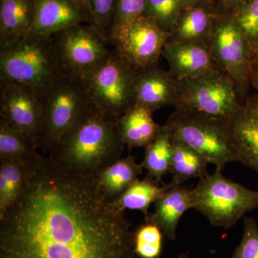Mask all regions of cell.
Segmentation results:
<instances>
[{
    "label": "cell",
    "instance_id": "obj_1",
    "mask_svg": "<svg viewBox=\"0 0 258 258\" xmlns=\"http://www.w3.org/2000/svg\"><path fill=\"white\" fill-rule=\"evenodd\" d=\"M135 231L95 176L38 154L0 218V258H134Z\"/></svg>",
    "mask_w": 258,
    "mask_h": 258
},
{
    "label": "cell",
    "instance_id": "obj_2",
    "mask_svg": "<svg viewBox=\"0 0 258 258\" xmlns=\"http://www.w3.org/2000/svg\"><path fill=\"white\" fill-rule=\"evenodd\" d=\"M117 121L93 108L62 137L49 156L81 174L96 176L122 158L125 145Z\"/></svg>",
    "mask_w": 258,
    "mask_h": 258
},
{
    "label": "cell",
    "instance_id": "obj_3",
    "mask_svg": "<svg viewBox=\"0 0 258 258\" xmlns=\"http://www.w3.org/2000/svg\"><path fill=\"white\" fill-rule=\"evenodd\" d=\"M62 75L52 37L30 33L0 44V82L20 85L41 96Z\"/></svg>",
    "mask_w": 258,
    "mask_h": 258
},
{
    "label": "cell",
    "instance_id": "obj_4",
    "mask_svg": "<svg viewBox=\"0 0 258 258\" xmlns=\"http://www.w3.org/2000/svg\"><path fill=\"white\" fill-rule=\"evenodd\" d=\"M40 98L42 125L38 149L50 154L93 106L82 80L64 75H61Z\"/></svg>",
    "mask_w": 258,
    "mask_h": 258
},
{
    "label": "cell",
    "instance_id": "obj_5",
    "mask_svg": "<svg viewBox=\"0 0 258 258\" xmlns=\"http://www.w3.org/2000/svg\"><path fill=\"white\" fill-rule=\"evenodd\" d=\"M194 209L214 227L229 230L247 212L258 209V191L249 189L222 174V170L200 179L191 189Z\"/></svg>",
    "mask_w": 258,
    "mask_h": 258
},
{
    "label": "cell",
    "instance_id": "obj_6",
    "mask_svg": "<svg viewBox=\"0 0 258 258\" xmlns=\"http://www.w3.org/2000/svg\"><path fill=\"white\" fill-rule=\"evenodd\" d=\"M171 139L201 154L217 169L236 161L227 120L186 108H176L166 123Z\"/></svg>",
    "mask_w": 258,
    "mask_h": 258
},
{
    "label": "cell",
    "instance_id": "obj_7",
    "mask_svg": "<svg viewBox=\"0 0 258 258\" xmlns=\"http://www.w3.org/2000/svg\"><path fill=\"white\" fill-rule=\"evenodd\" d=\"M137 71L113 48L106 60L83 80L93 108L118 120L136 103Z\"/></svg>",
    "mask_w": 258,
    "mask_h": 258
},
{
    "label": "cell",
    "instance_id": "obj_8",
    "mask_svg": "<svg viewBox=\"0 0 258 258\" xmlns=\"http://www.w3.org/2000/svg\"><path fill=\"white\" fill-rule=\"evenodd\" d=\"M206 46L219 69L235 84L241 100L249 96L252 48L234 15L217 13Z\"/></svg>",
    "mask_w": 258,
    "mask_h": 258
},
{
    "label": "cell",
    "instance_id": "obj_9",
    "mask_svg": "<svg viewBox=\"0 0 258 258\" xmlns=\"http://www.w3.org/2000/svg\"><path fill=\"white\" fill-rule=\"evenodd\" d=\"M61 74L85 80L106 60L113 47L92 24L75 25L52 37Z\"/></svg>",
    "mask_w": 258,
    "mask_h": 258
},
{
    "label": "cell",
    "instance_id": "obj_10",
    "mask_svg": "<svg viewBox=\"0 0 258 258\" xmlns=\"http://www.w3.org/2000/svg\"><path fill=\"white\" fill-rule=\"evenodd\" d=\"M179 81L175 108H186L228 120L243 103L235 84L220 70Z\"/></svg>",
    "mask_w": 258,
    "mask_h": 258
},
{
    "label": "cell",
    "instance_id": "obj_11",
    "mask_svg": "<svg viewBox=\"0 0 258 258\" xmlns=\"http://www.w3.org/2000/svg\"><path fill=\"white\" fill-rule=\"evenodd\" d=\"M168 37L153 19L142 15L112 31L108 40L115 52L138 71L158 64Z\"/></svg>",
    "mask_w": 258,
    "mask_h": 258
},
{
    "label": "cell",
    "instance_id": "obj_12",
    "mask_svg": "<svg viewBox=\"0 0 258 258\" xmlns=\"http://www.w3.org/2000/svg\"><path fill=\"white\" fill-rule=\"evenodd\" d=\"M0 120L23 132L37 144L42 125L40 97L30 88L1 83Z\"/></svg>",
    "mask_w": 258,
    "mask_h": 258
},
{
    "label": "cell",
    "instance_id": "obj_13",
    "mask_svg": "<svg viewBox=\"0 0 258 258\" xmlns=\"http://www.w3.org/2000/svg\"><path fill=\"white\" fill-rule=\"evenodd\" d=\"M227 125L236 161L258 173V93L245 98Z\"/></svg>",
    "mask_w": 258,
    "mask_h": 258
},
{
    "label": "cell",
    "instance_id": "obj_14",
    "mask_svg": "<svg viewBox=\"0 0 258 258\" xmlns=\"http://www.w3.org/2000/svg\"><path fill=\"white\" fill-rule=\"evenodd\" d=\"M81 24H92L88 5L77 0H36V11L30 33L52 37Z\"/></svg>",
    "mask_w": 258,
    "mask_h": 258
},
{
    "label": "cell",
    "instance_id": "obj_15",
    "mask_svg": "<svg viewBox=\"0 0 258 258\" xmlns=\"http://www.w3.org/2000/svg\"><path fill=\"white\" fill-rule=\"evenodd\" d=\"M179 81L169 71L158 64L137 71L135 80L136 103L154 112L162 107H175Z\"/></svg>",
    "mask_w": 258,
    "mask_h": 258
},
{
    "label": "cell",
    "instance_id": "obj_16",
    "mask_svg": "<svg viewBox=\"0 0 258 258\" xmlns=\"http://www.w3.org/2000/svg\"><path fill=\"white\" fill-rule=\"evenodd\" d=\"M169 72L178 81L219 69L208 47L196 42H166L162 52Z\"/></svg>",
    "mask_w": 258,
    "mask_h": 258
},
{
    "label": "cell",
    "instance_id": "obj_17",
    "mask_svg": "<svg viewBox=\"0 0 258 258\" xmlns=\"http://www.w3.org/2000/svg\"><path fill=\"white\" fill-rule=\"evenodd\" d=\"M154 212L146 217L145 222L157 225L169 240H175L181 217L194 208L191 189L169 183L166 192L154 203Z\"/></svg>",
    "mask_w": 258,
    "mask_h": 258
},
{
    "label": "cell",
    "instance_id": "obj_18",
    "mask_svg": "<svg viewBox=\"0 0 258 258\" xmlns=\"http://www.w3.org/2000/svg\"><path fill=\"white\" fill-rule=\"evenodd\" d=\"M216 14L213 4L185 7L168 33L167 42H196L206 45Z\"/></svg>",
    "mask_w": 258,
    "mask_h": 258
},
{
    "label": "cell",
    "instance_id": "obj_19",
    "mask_svg": "<svg viewBox=\"0 0 258 258\" xmlns=\"http://www.w3.org/2000/svg\"><path fill=\"white\" fill-rule=\"evenodd\" d=\"M153 113L136 103L117 121L120 137L129 150L147 147L160 133L162 125L154 121Z\"/></svg>",
    "mask_w": 258,
    "mask_h": 258
},
{
    "label": "cell",
    "instance_id": "obj_20",
    "mask_svg": "<svg viewBox=\"0 0 258 258\" xmlns=\"http://www.w3.org/2000/svg\"><path fill=\"white\" fill-rule=\"evenodd\" d=\"M35 11L36 0H0V44L29 35Z\"/></svg>",
    "mask_w": 258,
    "mask_h": 258
},
{
    "label": "cell",
    "instance_id": "obj_21",
    "mask_svg": "<svg viewBox=\"0 0 258 258\" xmlns=\"http://www.w3.org/2000/svg\"><path fill=\"white\" fill-rule=\"evenodd\" d=\"M136 160L137 157L132 155L122 157L95 176L98 189L107 201L113 203L139 179L144 168Z\"/></svg>",
    "mask_w": 258,
    "mask_h": 258
},
{
    "label": "cell",
    "instance_id": "obj_22",
    "mask_svg": "<svg viewBox=\"0 0 258 258\" xmlns=\"http://www.w3.org/2000/svg\"><path fill=\"white\" fill-rule=\"evenodd\" d=\"M171 139L172 156L169 172L173 176L171 184L181 185L188 180L202 179L210 174V163L201 154L179 141Z\"/></svg>",
    "mask_w": 258,
    "mask_h": 258
},
{
    "label": "cell",
    "instance_id": "obj_23",
    "mask_svg": "<svg viewBox=\"0 0 258 258\" xmlns=\"http://www.w3.org/2000/svg\"><path fill=\"white\" fill-rule=\"evenodd\" d=\"M31 160L0 161V218L23 191Z\"/></svg>",
    "mask_w": 258,
    "mask_h": 258
},
{
    "label": "cell",
    "instance_id": "obj_24",
    "mask_svg": "<svg viewBox=\"0 0 258 258\" xmlns=\"http://www.w3.org/2000/svg\"><path fill=\"white\" fill-rule=\"evenodd\" d=\"M168 189V184L159 185L154 180L147 176L143 180L139 179L121 196L111 203L116 208L139 210L144 216H149V209L152 203L161 198Z\"/></svg>",
    "mask_w": 258,
    "mask_h": 258
},
{
    "label": "cell",
    "instance_id": "obj_25",
    "mask_svg": "<svg viewBox=\"0 0 258 258\" xmlns=\"http://www.w3.org/2000/svg\"><path fill=\"white\" fill-rule=\"evenodd\" d=\"M172 156V139L166 125L160 133L145 148L142 165L147 171L149 178L162 183V177L169 172Z\"/></svg>",
    "mask_w": 258,
    "mask_h": 258
},
{
    "label": "cell",
    "instance_id": "obj_26",
    "mask_svg": "<svg viewBox=\"0 0 258 258\" xmlns=\"http://www.w3.org/2000/svg\"><path fill=\"white\" fill-rule=\"evenodd\" d=\"M37 149L26 134L0 120V161H30L38 154Z\"/></svg>",
    "mask_w": 258,
    "mask_h": 258
},
{
    "label": "cell",
    "instance_id": "obj_27",
    "mask_svg": "<svg viewBox=\"0 0 258 258\" xmlns=\"http://www.w3.org/2000/svg\"><path fill=\"white\" fill-rule=\"evenodd\" d=\"M186 6L184 0H147L144 15L169 33Z\"/></svg>",
    "mask_w": 258,
    "mask_h": 258
},
{
    "label": "cell",
    "instance_id": "obj_28",
    "mask_svg": "<svg viewBox=\"0 0 258 258\" xmlns=\"http://www.w3.org/2000/svg\"><path fill=\"white\" fill-rule=\"evenodd\" d=\"M162 231L146 222L135 231V254L141 258H159L163 247Z\"/></svg>",
    "mask_w": 258,
    "mask_h": 258
},
{
    "label": "cell",
    "instance_id": "obj_29",
    "mask_svg": "<svg viewBox=\"0 0 258 258\" xmlns=\"http://www.w3.org/2000/svg\"><path fill=\"white\" fill-rule=\"evenodd\" d=\"M234 17L252 52L258 47V0L246 1Z\"/></svg>",
    "mask_w": 258,
    "mask_h": 258
},
{
    "label": "cell",
    "instance_id": "obj_30",
    "mask_svg": "<svg viewBox=\"0 0 258 258\" xmlns=\"http://www.w3.org/2000/svg\"><path fill=\"white\" fill-rule=\"evenodd\" d=\"M118 0H88L92 25L109 38ZM109 41V40H108Z\"/></svg>",
    "mask_w": 258,
    "mask_h": 258
},
{
    "label": "cell",
    "instance_id": "obj_31",
    "mask_svg": "<svg viewBox=\"0 0 258 258\" xmlns=\"http://www.w3.org/2000/svg\"><path fill=\"white\" fill-rule=\"evenodd\" d=\"M240 244L230 258H258V225L252 217H244Z\"/></svg>",
    "mask_w": 258,
    "mask_h": 258
},
{
    "label": "cell",
    "instance_id": "obj_32",
    "mask_svg": "<svg viewBox=\"0 0 258 258\" xmlns=\"http://www.w3.org/2000/svg\"><path fill=\"white\" fill-rule=\"evenodd\" d=\"M147 0H118L111 32L144 15Z\"/></svg>",
    "mask_w": 258,
    "mask_h": 258
},
{
    "label": "cell",
    "instance_id": "obj_33",
    "mask_svg": "<svg viewBox=\"0 0 258 258\" xmlns=\"http://www.w3.org/2000/svg\"><path fill=\"white\" fill-rule=\"evenodd\" d=\"M247 0H214L217 13L235 15L237 10Z\"/></svg>",
    "mask_w": 258,
    "mask_h": 258
},
{
    "label": "cell",
    "instance_id": "obj_34",
    "mask_svg": "<svg viewBox=\"0 0 258 258\" xmlns=\"http://www.w3.org/2000/svg\"><path fill=\"white\" fill-rule=\"evenodd\" d=\"M251 86L258 91V49L252 52L251 57Z\"/></svg>",
    "mask_w": 258,
    "mask_h": 258
},
{
    "label": "cell",
    "instance_id": "obj_35",
    "mask_svg": "<svg viewBox=\"0 0 258 258\" xmlns=\"http://www.w3.org/2000/svg\"><path fill=\"white\" fill-rule=\"evenodd\" d=\"M186 6L202 4H213L214 0H184Z\"/></svg>",
    "mask_w": 258,
    "mask_h": 258
},
{
    "label": "cell",
    "instance_id": "obj_36",
    "mask_svg": "<svg viewBox=\"0 0 258 258\" xmlns=\"http://www.w3.org/2000/svg\"><path fill=\"white\" fill-rule=\"evenodd\" d=\"M176 258H191L190 257L189 254L187 253V252H185V253H181Z\"/></svg>",
    "mask_w": 258,
    "mask_h": 258
},
{
    "label": "cell",
    "instance_id": "obj_37",
    "mask_svg": "<svg viewBox=\"0 0 258 258\" xmlns=\"http://www.w3.org/2000/svg\"><path fill=\"white\" fill-rule=\"evenodd\" d=\"M77 1L81 2V3H83V4L88 5V0H77Z\"/></svg>",
    "mask_w": 258,
    "mask_h": 258
},
{
    "label": "cell",
    "instance_id": "obj_38",
    "mask_svg": "<svg viewBox=\"0 0 258 258\" xmlns=\"http://www.w3.org/2000/svg\"><path fill=\"white\" fill-rule=\"evenodd\" d=\"M257 49H258V47H257ZM257 49H255V50H257ZM252 51H253V50H252Z\"/></svg>",
    "mask_w": 258,
    "mask_h": 258
},
{
    "label": "cell",
    "instance_id": "obj_39",
    "mask_svg": "<svg viewBox=\"0 0 258 258\" xmlns=\"http://www.w3.org/2000/svg\"><path fill=\"white\" fill-rule=\"evenodd\" d=\"M257 93H258V91H257Z\"/></svg>",
    "mask_w": 258,
    "mask_h": 258
}]
</instances>
